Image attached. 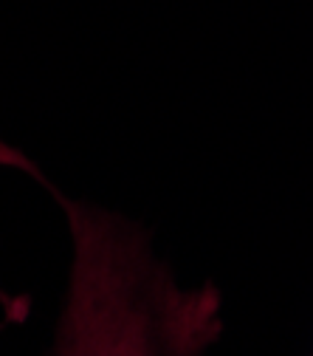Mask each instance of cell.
Returning a JSON list of instances; mask_svg holds the SVG:
<instances>
[{
	"label": "cell",
	"instance_id": "obj_1",
	"mask_svg": "<svg viewBox=\"0 0 313 356\" xmlns=\"http://www.w3.org/2000/svg\"><path fill=\"white\" fill-rule=\"evenodd\" d=\"M71 224V277L54 356H201L217 300L178 289L121 220L60 198Z\"/></svg>",
	"mask_w": 313,
	"mask_h": 356
}]
</instances>
